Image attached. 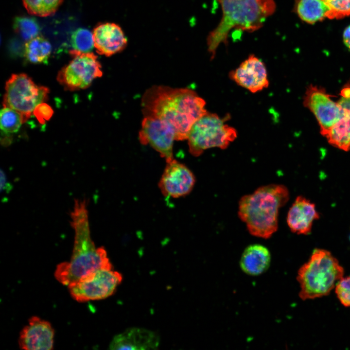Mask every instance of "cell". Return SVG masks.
Returning <instances> with one entry per match:
<instances>
[{
	"instance_id": "cell-8",
	"label": "cell",
	"mask_w": 350,
	"mask_h": 350,
	"mask_svg": "<svg viewBox=\"0 0 350 350\" xmlns=\"http://www.w3.org/2000/svg\"><path fill=\"white\" fill-rule=\"evenodd\" d=\"M73 59L58 72L57 79L65 89L71 91L85 89L103 74L97 56L92 52L70 51Z\"/></svg>"
},
{
	"instance_id": "cell-13",
	"label": "cell",
	"mask_w": 350,
	"mask_h": 350,
	"mask_svg": "<svg viewBox=\"0 0 350 350\" xmlns=\"http://www.w3.org/2000/svg\"><path fill=\"white\" fill-rule=\"evenodd\" d=\"M54 331L47 320L33 316L20 331L18 344L25 350H51L53 349Z\"/></svg>"
},
{
	"instance_id": "cell-12",
	"label": "cell",
	"mask_w": 350,
	"mask_h": 350,
	"mask_svg": "<svg viewBox=\"0 0 350 350\" xmlns=\"http://www.w3.org/2000/svg\"><path fill=\"white\" fill-rule=\"evenodd\" d=\"M166 163L158 184L162 194L165 196L178 198L190 193L195 183L192 172L185 165L174 158Z\"/></svg>"
},
{
	"instance_id": "cell-23",
	"label": "cell",
	"mask_w": 350,
	"mask_h": 350,
	"mask_svg": "<svg viewBox=\"0 0 350 350\" xmlns=\"http://www.w3.org/2000/svg\"><path fill=\"white\" fill-rule=\"evenodd\" d=\"M0 117L1 130L6 134L17 132L24 123L20 114L10 107H3Z\"/></svg>"
},
{
	"instance_id": "cell-29",
	"label": "cell",
	"mask_w": 350,
	"mask_h": 350,
	"mask_svg": "<svg viewBox=\"0 0 350 350\" xmlns=\"http://www.w3.org/2000/svg\"><path fill=\"white\" fill-rule=\"evenodd\" d=\"M0 191H5L8 187L7 179L6 174L3 171H0Z\"/></svg>"
},
{
	"instance_id": "cell-18",
	"label": "cell",
	"mask_w": 350,
	"mask_h": 350,
	"mask_svg": "<svg viewBox=\"0 0 350 350\" xmlns=\"http://www.w3.org/2000/svg\"><path fill=\"white\" fill-rule=\"evenodd\" d=\"M319 218L315 205L305 197L298 196L288 212L287 223L292 232L307 235L311 231L313 222Z\"/></svg>"
},
{
	"instance_id": "cell-22",
	"label": "cell",
	"mask_w": 350,
	"mask_h": 350,
	"mask_svg": "<svg viewBox=\"0 0 350 350\" xmlns=\"http://www.w3.org/2000/svg\"><path fill=\"white\" fill-rule=\"evenodd\" d=\"M63 0H22L28 13L32 15L46 17L53 15Z\"/></svg>"
},
{
	"instance_id": "cell-2",
	"label": "cell",
	"mask_w": 350,
	"mask_h": 350,
	"mask_svg": "<svg viewBox=\"0 0 350 350\" xmlns=\"http://www.w3.org/2000/svg\"><path fill=\"white\" fill-rule=\"evenodd\" d=\"M70 217L74 231L72 255L54 271L55 279L67 287L99 269H112L105 248L96 247L91 239L86 200H75Z\"/></svg>"
},
{
	"instance_id": "cell-24",
	"label": "cell",
	"mask_w": 350,
	"mask_h": 350,
	"mask_svg": "<svg viewBox=\"0 0 350 350\" xmlns=\"http://www.w3.org/2000/svg\"><path fill=\"white\" fill-rule=\"evenodd\" d=\"M14 28L23 39L28 41L38 35L40 27L34 18H16L14 23Z\"/></svg>"
},
{
	"instance_id": "cell-7",
	"label": "cell",
	"mask_w": 350,
	"mask_h": 350,
	"mask_svg": "<svg viewBox=\"0 0 350 350\" xmlns=\"http://www.w3.org/2000/svg\"><path fill=\"white\" fill-rule=\"evenodd\" d=\"M3 106L12 108L22 116L25 123L36 107L46 101L49 89L36 85L24 73L13 74L6 83Z\"/></svg>"
},
{
	"instance_id": "cell-17",
	"label": "cell",
	"mask_w": 350,
	"mask_h": 350,
	"mask_svg": "<svg viewBox=\"0 0 350 350\" xmlns=\"http://www.w3.org/2000/svg\"><path fill=\"white\" fill-rule=\"evenodd\" d=\"M94 47L98 53L110 56L122 51L127 39L121 28L114 23L100 24L93 31Z\"/></svg>"
},
{
	"instance_id": "cell-20",
	"label": "cell",
	"mask_w": 350,
	"mask_h": 350,
	"mask_svg": "<svg viewBox=\"0 0 350 350\" xmlns=\"http://www.w3.org/2000/svg\"><path fill=\"white\" fill-rule=\"evenodd\" d=\"M294 11L303 21L313 24L326 18L331 19V12L322 0H295Z\"/></svg>"
},
{
	"instance_id": "cell-10",
	"label": "cell",
	"mask_w": 350,
	"mask_h": 350,
	"mask_svg": "<svg viewBox=\"0 0 350 350\" xmlns=\"http://www.w3.org/2000/svg\"><path fill=\"white\" fill-rule=\"evenodd\" d=\"M175 131L172 125L160 119L144 116L139 132V140L149 144L164 158L166 162L173 159V143Z\"/></svg>"
},
{
	"instance_id": "cell-3",
	"label": "cell",
	"mask_w": 350,
	"mask_h": 350,
	"mask_svg": "<svg viewBox=\"0 0 350 350\" xmlns=\"http://www.w3.org/2000/svg\"><path fill=\"white\" fill-rule=\"evenodd\" d=\"M289 198V191L284 185L260 187L240 199L238 216L251 235L268 239L277 230L279 210Z\"/></svg>"
},
{
	"instance_id": "cell-28",
	"label": "cell",
	"mask_w": 350,
	"mask_h": 350,
	"mask_svg": "<svg viewBox=\"0 0 350 350\" xmlns=\"http://www.w3.org/2000/svg\"><path fill=\"white\" fill-rule=\"evenodd\" d=\"M53 111L51 106L46 103L38 105L34 110L33 114L41 124H44L52 116Z\"/></svg>"
},
{
	"instance_id": "cell-9",
	"label": "cell",
	"mask_w": 350,
	"mask_h": 350,
	"mask_svg": "<svg viewBox=\"0 0 350 350\" xmlns=\"http://www.w3.org/2000/svg\"><path fill=\"white\" fill-rule=\"evenodd\" d=\"M122 280L119 272L112 269H100L68 288L72 298L79 302L105 298L113 294Z\"/></svg>"
},
{
	"instance_id": "cell-14",
	"label": "cell",
	"mask_w": 350,
	"mask_h": 350,
	"mask_svg": "<svg viewBox=\"0 0 350 350\" xmlns=\"http://www.w3.org/2000/svg\"><path fill=\"white\" fill-rule=\"evenodd\" d=\"M229 77L239 86L256 93L269 85L267 73L263 62L251 54L235 70Z\"/></svg>"
},
{
	"instance_id": "cell-6",
	"label": "cell",
	"mask_w": 350,
	"mask_h": 350,
	"mask_svg": "<svg viewBox=\"0 0 350 350\" xmlns=\"http://www.w3.org/2000/svg\"><path fill=\"white\" fill-rule=\"evenodd\" d=\"M227 117L207 111L193 123L187 138L192 155L199 156L211 148L225 149L236 138V130L225 123Z\"/></svg>"
},
{
	"instance_id": "cell-27",
	"label": "cell",
	"mask_w": 350,
	"mask_h": 350,
	"mask_svg": "<svg viewBox=\"0 0 350 350\" xmlns=\"http://www.w3.org/2000/svg\"><path fill=\"white\" fill-rule=\"evenodd\" d=\"M335 292L340 303L350 307V276L342 277L336 283Z\"/></svg>"
},
{
	"instance_id": "cell-5",
	"label": "cell",
	"mask_w": 350,
	"mask_h": 350,
	"mask_svg": "<svg viewBox=\"0 0 350 350\" xmlns=\"http://www.w3.org/2000/svg\"><path fill=\"white\" fill-rule=\"evenodd\" d=\"M344 274L343 267L330 251L315 249L298 272L299 298L305 300L328 295Z\"/></svg>"
},
{
	"instance_id": "cell-30",
	"label": "cell",
	"mask_w": 350,
	"mask_h": 350,
	"mask_svg": "<svg viewBox=\"0 0 350 350\" xmlns=\"http://www.w3.org/2000/svg\"><path fill=\"white\" fill-rule=\"evenodd\" d=\"M343 38L344 44L350 49V25L344 30Z\"/></svg>"
},
{
	"instance_id": "cell-25",
	"label": "cell",
	"mask_w": 350,
	"mask_h": 350,
	"mask_svg": "<svg viewBox=\"0 0 350 350\" xmlns=\"http://www.w3.org/2000/svg\"><path fill=\"white\" fill-rule=\"evenodd\" d=\"M71 44L73 50L82 52H91L94 47L93 33L84 28H78L72 33Z\"/></svg>"
},
{
	"instance_id": "cell-1",
	"label": "cell",
	"mask_w": 350,
	"mask_h": 350,
	"mask_svg": "<svg viewBox=\"0 0 350 350\" xmlns=\"http://www.w3.org/2000/svg\"><path fill=\"white\" fill-rule=\"evenodd\" d=\"M141 105L144 116L158 118L172 125L176 140H187L193 123L207 112L205 101L194 90L165 86L148 89Z\"/></svg>"
},
{
	"instance_id": "cell-4",
	"label": "cell",
	"mask_w": 350,
	"mask_h": 350,
	"mask_svg": "<svg viewBox=\"0 0 350 350\" xmlns=\"http://www.w3.org/2000/svg\"><path fill=\"white\" fill-rule=\"evenodd\" d=\"M221 5L222 19L207 37L208 50L214 58L219 45L228 44L229 32L233 28L252 32L263 25L276 10L274 0H217Z\"/></svg>"
},
{
	"instance_id": "cell-19",
	"label": "cell",
	"mask_w": 350,
	"mask_h": 350,
	"mask_svg": "<svg viewBox=\"0 0 350 350\" xmlns=\"http://www.w3.org/2000/svg\"><path fill=\"white\" fill-rule=\"evenodd\" d=\"M270 261L271 255L268 249L262 245L256 244L250 245L245 249L240 264L245 273L257 276L267 269Z\"/></svg>"
},
{
	"instance_id": "cell-31",
	"label": "cell",
	"mask_w": 350,
	"mask_h": 350,
	"mask_svg": "<svg viewBox=\"0 0 350 350\" xmlns=\"http://www.w3.org/2000/svg\"></svg>"
},
{
	"instance_id": "cell-16",
	"label": "cell",
	"mask_w": 350,
	"mask_h": 350,
	"mask_svg": "<svg viewBox=\"0 0 350 350\" xmlns=\"http://www.w3.org/2000/svg\"><path fill=\"white\" fill-rule=\"evenodd\" d=\"M159 337L155 332L141 328H131L113 338L109 344L112 350H156L159 345Z\"/></svg>"
},
{
	"instance_id": "cell-11",
	"label": "cell",
	"mask_w": 350,
	"mask_h": 350,
	"mask_svg": "<svg viewBox=\"0 0 350 350\" xmlns=\"http://www.w3.org/2000/svg\"><path fill=\"white\" fill-rule=\"evenodd\" d=\"M303 105L316 117L323 135L340 119L342 109L338 103L331 99V95L316 86L308 87L303 99Z\"/></svg>"
},
{
	"instance_id": "cell-26",
	"label": "cell",
	"mask_w": 350,
	"mask_h": 350,
	"mask_svg": "<svg viewBox=\"0 0 350 350\" xmlns=\"http://www.w3.org/2000/svg\"><path fill=\"white\" fill-rule=\"evenodd\" d=\"M331 12V19H340L350 15V0H322Z\"/></svg>"
},
{
	"instance_id": "cell-15",
	"label": "cell",
	"mask_w": 350,
	"mask_h": 350,
	"mask_svg": "<svg viewBox=\"0 0 350 350\" xmlns=\"http://www.w3.org/2000/svg\"><path fill=\"white\" fill-rule=\"evenodd\" d=\"M337 102L342 109L340 119L323 135L333 146L350 150V80L342 88Z\"/></svg>"
},
{
	"instance_id": "cell-21",
	"label": "cell",
	"mask_w": 350,
	"mask_h": 350,
	"mask_svg": "<svg viewBox=\"0 0 350 350\" xmlns=\"http://www.w3.org/2000/svg\"><path fill=\"white\" fill-rule=\"evenodd\" d=\"M52 51L49 41L37 35L27 41L24 47V56L28 61L33 63L47 64Z\"/></svg>"
}]
</instances>
